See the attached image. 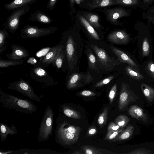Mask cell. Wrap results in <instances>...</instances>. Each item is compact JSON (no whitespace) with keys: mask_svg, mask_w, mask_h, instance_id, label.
Here are the masks:
<instances>
[{"mask_svg":"<svg viewBox=\"0 0 154 154\" xmlns=\"http://www.w3.org/2000/svg\"><path fill=\"white\" fill-rule=\"evenodd\" d=\"M60 42L65 48L67 75L78 72L83 54L84 45L83 39L78 35L68 32L63 35Z\"/></svg>","mask_w":154,"mask_h":154,"instance_id":"1","label":"cell"},{"mask_svg":"<svg viewBox=\"0 0 154 154\" xmlns=\"http://www.w3.org/2000/svg\"><path fill=\"white\" fill-rule=\"evenodd\" d=\"M82 128L71 124L60 116L56 120V127L53 129L56 142L63 147L70 146L78 140Z\"/></svg>","mask_w":154,"mask_h":154,"instance_id":"2","label":"cell"},{"mask_svg":"<svg viewBox=\"0 0 154 154\" xmlns=\"http://www.w3.org/2000/svg\"><path fill=\"white\" fill-rule=\"evenodd\" d=\"M0 102L3 108L13 109L21 113L31 114L37 111L38 107L32 101L5 93L0 90Z\"/></svg>","mask_w":154,"mask_h":154,"instance_id":"3","label":"cell"},{"mask_svg":"<svg viewBox=\"0 0 154 154\" xmlns=\"http://www.w3.org/2000/svg\"><path fill=\"white\" fill-rule=\"evenodd\" d=\"M95 55L101 73L109 74L114 71L121 63L118 59L112 57L104 48L94 44L89 45Z\"/></svg>","mask_w":154,"mask_h":154,"instance_id":"4","label":"cell"},{"mask_svg":"<svg viewBox=\"0 0 154 154\" xmlns=\"http://www.w3.org/2000/svg\"><path fill=\"white\" fill-rule=\"evenodd\" d=\"M54 110L48 106L46 108L41 120L37 136L38 142L48 140L49 137H52L53 130Z\"/></svg>","mask_w":154,"mask_h":154,"instance_id":"5","label":"cell"},{"mask_svg":"<svg viewBox=\"0 0 154 154\" xmlns=\"http://www.w3.org/2000/svg\"><path fill=\"white\" fill-rule=\"evenodd\" d=\"M94 79L88 71L86 72H74L67 75L66 88L72 90L83 87L92 82Z\"/></svg>","mask_w":154,"mask_h":154,"instance_id":"6","label":"cell"},{"mask_svg":"<svg viewBox=\"0 0 154 154\" xmlns=\"http://www.w3.org/2000/svg\"><path fill=\"white\" fill-rule=\"evenodd\" d=\"M8 88L21 93L35 101L40 102L41 98L35 92L32 88L26 81L20 78L19 80L9 83Z\"/></svg>","mask_w":154,"mask_h":154,"instance_id":"7","label":"cell"},{"mask_svg":"<svg viewBox=\"0 0 154 154\" xmlns=\"http://www.w3.org/2000/svg\"><path fill=\"white\" fill-rule=\"evenodd\" d=\"M30 8V6H27L14 10L6 18L3 27L6 28L9 32L14 33L19 27L21 17L27 13Z\"/></svg>","mask_w":154,"mask_h":154,"instance_id":"8","label":"cell"},{"mask_svg":"<svg viewBox=\"0 0 154 154\" xmlns=\"http://www.w3.org/2000/svg\"><path fill=\"white\" fill-rule=\"evenodd\" d=\"M57 29L56 27L39 28L27 25L23 26L20 33L21 38H38L49 35L54 32Z\"/></svg>","mask_w":154,"mask_h":154,"instance_id":"9","label":"cell"},{"mask_svg":"<svg viewBox=\"0 0 154 154\" xmlns=\"http://www.w3.org/2000/svg\"><path fill=\"white\" fill-rule=\"evenodd\" d=\"M30 75L44 87L53 86L57 83L49 74L45 68L35 65L31 68Z\"/></svg>","mask_w":154,"mask_h":154,"instance_id":"10","label":"cell"},{"mask_svg":"<svg viewBox=\"0 0 154 154\" xmlns=\"http://www.w3.org/2000/svg\"><path fill=\"white\" fill-rule=\"evenodd\" d=\"M139 98L124 82L122 84L119 96L118 107L119 111L125 110L130 104L139 99Z\"/></svg>","mask_w":154,"mask_h":154,"instance_id":"11","label":"cell"},{"mask_svg":"<svg viewBox=\"0 0 154 154\" xmlns=\"http://www.w3.org/2000/svg\"><path fill=\"white\" fill-rule=\"evenodd\" d=\"M59 43V46L57 53L51 64L56 68L57 71L61 69L63 72H65L67 69V65L65 48L60 42Z\"/></svg>","mask_w":154,"mask_h":154,"instance_id":"12","label":"cell"},{"mask_svg":"<svg viewBox=\"0 0 154 154\" xmlns=\"http://www.w3.org/2000/svg\"><path fill=\"white\" fill-rule=\"evenodd\" d=\"M85 52L88 62L87 71L92 75L94 78L95 75H100L101 73L99 69L96 56L88 45L86 46Z\"/></svg>","mask_w":154,"mask_h":154,"instance_id":"13","label":"cell"},{"mask_svg":"<svg viewBox=\"0 0 154 154\" xmlns=\"http://www.w3.org/2000/svg\"><path fill=\"white\" fill-rule=\"evenodd\" d=\"M104 12L107 20L114 25L117 24L119 18L128 15L125 9L119 7L106 9Z\"/></svg>","mask_w":154,"mask_h":154,"instance_id":"14","label":"cell"},{"mask_svg":"<svg viewBox=\"0 0 154 154\" xmlns=\"http://www.w3.org/2000/svg\"><path fill=\"white\" fill-rule=\"evenodd\" d=\"M107 40L111 43L118 45H123L127 44L130 41V37L127 33L124 30H117L113 32L108 35Z\"/></svg>","mask_w":154,"mask_h":154,"instance_id":"15","label":"cell"},{"mask_svg":"<svg viewBox=\"0 0 154 154\" xmlns=\"http://www.w3.org/2000/svg\"><path fill=\"white\" fill-rule=\"evenodd\" d=\"M10 47L12 49L11 53L6 55L9 60L22 59L29 55V53L27 49L21 45L13 44Z\"/></svg>","mask_w":154,"mask_h":154,"instance_id":"16","label":"cell"},{"mask_svg":"<svg viewBox=\"0 0 154 154\" xmlns=\"http://www.w3.org/2000/svg\"><path fill=\"white\" fill-rule=\"evenodd\" d=\"M79 20L85 29L89 39L94 42H99L102 40L94 28L85 19L83 16H79Z\"/></svg>","mask_w":154,"mask_h":154,"instance_id":"17","label":"cell"},{"mask_svg":"<svg viewBox=\"0 0 154 154\" xmlns=\"http://www.w3.org/2000/svg\"><path fill=\"white\" fill-rule=\"evenodd\" d=\"M59 43L51 48L48 52L35 65L45 68L51 64L57 53L59 46Z\"/></svg>","mask_w":154,"mask_h":154,"instance_id":"18","label":"cell"},{"mask_svg":"<svg viewBox=\"0 0 154 154\" xmlns=\"http://www.w3.org/2000/svg\"><path fill=\"white\" fill-rule=\"evenodd\" d=\"M110 48L121 63H126L136 69H139V67L134 61L127 54L121 50L112 46Z\"/></svg>","mask_w":154,"mask_h":154,"instance_id":"19","label":"cell"},{"mask_svg":"<svg viewBox=\"0 0 154 154\" xmlns=\"http://www.w3.org/2000/svg\"><path fill=\"white\" fill-rule=\"evenodd\" d=\"M17 133L16 127L12 124L10 126L1 122L0 123V137L1 141L6 140L8 135H13Z\"/></svg>","mask_w":154,"mask_h":154,"instance_id":"20","label":"cell"},{"mask_svg":"<svg viewBox=\"0 0 154 154\" xmlns=\"http://www.w3.org/2000/svg\"><path fill=\"white\" fill-rule=\"evenodd\" d=\"M28 20L45 24H49L52 21L50 17L39 10L32 12L29 15Z\"/></svg>","mask_w":154,"mask_h":154,"instance_id":"21","label":"cell"},{"mask_svg":"<svg viewBox=\"0 0 154 154\" xmlns=\"http://www.w3.org/2000/svg\"><path fill=\"white\" fill-rule=\"evenodd\" d=\"M128 114L131 116L137 119L141 120L146 122L148 120L147 115L143 109L136 105H133L131 106L128 110Z\"/></svg>","mask_w":154,"mask_h":154,"instance_id":"22","label":"cell"},{"mask_svg":"<svg viewBox=\"0 0 154 154\" xmlns=\"http://www.w3.org/2000/svg\"><path fill=\"white\" fill-rule=\"evenodd\" d=\"M36 1V0H13L10 3L5 4L4 6L6 9L12 11L22 7L29 6Z\"/></svg>","mask_w":154,"mask_h":154,"instance_id":"23","label":"cell"},{"mask_svg":"<svg viewBox=\"0 0 154 154\" xmlns=\"http://www.w3.org/2000/svg\"><path fill=\"white\" fill-rule=\"evenodd\" d=\"M60 109L66 116L75 119H79L81 116L79 112L67 105L64 104L60 106Z\"/></svg>","mask_w":154,"mask_h":154,"instance_id":"24","label":"cell"},{"mask_svg":"<svg viewBox=\"0 0 154 154\" xmlns=\"http://www.w3.org/2000/svg\"><path fill=\"white\" fill-rule=\"evenodd\" d=\"M134 131V126L132 125H128L111 142H114L128 140L132 136Z\"/></svg>","mask_w":154,"mask_h":154,"instance_id":"25","label":"cell"},{"mask_svg":"<svg viewBox=\"0 0 154 154\" xmlns=\"http://www.w3.org/2000/svg\"><path fill=\"white\" fill-rule=\"evenodd\" d=\"M116 5L114 0H92L91 2L88 3V5L91 9Z\"/></svg>","mask_w":154,"mask_h":154,"instance_id":"26","label":"cell"},{"mask_svg":"<svg viewBox=\"0 0 154 154\" xmlns=\"http://www.w3.org/2000/svg\"><path fill=\"white\" fill-rule=\"evenodd\" d=\"M81 148L83 151L84 154H85L114 153V152L109 151L108 150L100 149L96 147L89 146H81Z\"/></svg>","mask_w":154,"mask_h":154,"instance_id":"27","label":"cell"},{"mask_svg":"<svg viewBox=\"0 0 154 154\" xmlns=\"http://www.w3.org/2000/svg\"><path fill=\"white\" fill-rule=\"evenodd\" d=\"M9 38V35L6 28L4 27L2 29L0 30V55L6 49L8 45L7 40Z\"/></svg>","mask_w":154,"mask_h":154,"instance_id":"28","label":"cell"},{"mask_svg":"<svg viewBox=\"0 0 154 154\" xmlns=\"http://www.w3.org/2000/svg\"><path fill=\"white\" fill-rule=\"evenodd\" d=\"M83 16L94 27L98 29L100 27L98 16L96 14L90 13H85Z\"/></svg>","mask_w":154,"mask_h":154,"instance_id":"29","label":"cell"},{"mask_svg":"<svg viewBox=\"0 0 154 154\" xmlns=\"http://www.w3.org/2000/svg\"><path fill=\"white\" fill-rule=\"evenodd\" d=\"M142 92L149 102L154 100V89L148 85L143 84L141 85Z\"/></svg>","mask_w":154,"mask_h":154,"instance_id":"30","label":"cell"},{"mask_svg":"<svg viewBox=\"0 0 154 154\" xmlns=\"http://www.w3.org/2000/svg\"><path fill=\"white\" fill-rule=\"evenodd\" d=\"M24 60L23 59L19 60H0V67L3 68L8 67L10 66H14L22 64Z\"/></svg>","mask_w":154,"mask_h":154,"instance_id":"31","label":"cell"},{"mask_svg":"<svg viewBox=\"0 0 154 154\" xmlns=\"http://www.w3.org/2000/svg\"><path fill=\"white\" fill-rule=\"evenodd\" d=\"M131 66L128 65L125 67L126 74L132 78L140 80L143 79V76L138 71L134 70Z\"/></svg>","mask_w":154,"mask_h":154,"instance_id":"32","label":"cell"},{"mask_svg":"<svg viewBox=\"0 0 154 154\" xmlns=\"http://www.w3.org/2000/svg\"><path fill=\"white\" fill-rule=\"evenodd\" d=\"M109 107H107L103 109L102 112L99 115L97 119L98 123L101 127H103L106 123L107 120Z\"/></svg>","mask_w":154,"mask_h":154,"instance_id":"33","label":"cell"},{"mask_svg":"<svg viewBox=\"0 0 154 154\" xmlns=\"http://www.w3.org/2000/svg\"><path fill=\"white\" fill-rule=\"evenodd\" d=\"M115 122L121 127L125 126L129 121L128 117L125 115H119L115 120Z\"/></svg>","mask_w":154,"mask_h":154,"instance_id":"34","label":"cell"},{"mask_svg":"<svg viewBox=\"0 0 154 154\" xmlns=\"http://www.w3.org/2000/svg\"><path fill=\"white\" fill-rule=\"evenodd\" d=\"M123 128L116 131H108L106 134L104 140H106L111 141L116 138L124 130Z\"/></svg>","mask_w":154,"mask_h":154,"instance_id":"35","label":"cell"},{"mask_svg":"<svg viewBox=\"0 0 154 154\" xmlns=\"http://www.w3.org/2000/svg\"><path fill=\"white\" fill-rule=\"evenodd\" d=\"M115 77V75H110L97 82L94 85V87L96 88H98L106 85L112 81Z\"/></svg>","mask_w":154,"mask_h":154,"instance_id":"36","label":"cell"},{"mask_svg":"<svg viewBox=\"0 0 154 154\" xmlns=\"http://www.w3.org/2000/svg\"><path fill=\"white\" fill-rule=\"evenodd\" d=\"M150 52L149 44L147 38H145L143 40L142 46V55L143 57L147 56Z\"/></svg>","mask_w":154,"mask_h":154,"instance_id":"37","label":"cell"},{"mask_svg":"<svg viewBox=\"0 0 154 154\" xmlns=\"http://www.w3.org/2000/svg\"><path fill=\"white\" fill-rule=\"evenodd\" d=\"M116 4L123 5H129L137 4L138 2V0H114Z\"/></svg>","mask_w":154,"mask_h":154,"instance_id":"38","label":"cell"},{"mask_svg":"<svg viewBox=\"0 0 154 154\" xmlns=\"http://www.w3.org/2000/svg\"><path fill=\"white\" fill-rule=\"evenodd\" d=\"M117 90V85L115 84L111 88L109 94V98L110 104L113 102L115 97Z\"/></svg>","mask_w":154,"mask_h":154,"instance_id":"39","label":"cell"},{"mask_svg":"<svg viewBox=\"0 0 154 154\" xmlns=\"http://www.w3.org/2000/svg\"><path fill=\"white\" fill-rule=\"evenodd\" d=\"M146 70L149 75L154 79V63L152 61H150L147 63Z\"/></svg>","mask_w":154,"mask_h":154,"instance_id":"40","label":"cell"},{"mask_svg":"<svg viewBox=\"0 0 154 154\" xmlns=\"http://www.w3.org/2000/svg\"><path fill=\"white\" fill-rule=\"evenodd\" d=\"M128 154H152V153L150 150L144 149L140 148L134 150L131 152H128Z\"/></svg>","mask_w":154,"mask_h":154,"instance_id":"41","label":"cell"},{"mask_svg":"<svg viewBox=\"0 0 154 154\" xmlns=\"http://www.w3.org/2000/svg\"><path fill=\"white\" fill-rule=\"evenodd\" d=\"M79 95L84 97H91L96 95V94L92 91L85 90L79 92L78 94Z\"/></svg>","mask_w":154,"mask_h":154,"instance_id":"42","label":"cell"},{"mask_svg":"<svg viewBox=\"0 0 154 154\" xmlns=\"http://www.w3.org/2000/svg\"><path fill=\"white\" fill-rule=\"evenodd\" d=\"M123 127H121L117 124L115 122H111L109 124L107 128V131H116Z\"/></svg>","mask_w":154,"mask_h":154,"instance_id":"43","label":"cell"},{"mask_svg":"<svg viewBox=\"0 0 154 154\" xmlns=\"http://www.w3.org/2000/svg\"><path fill=\"white\" fill-rule=\"evenodd\" d=\"M57 0H49L46 4L47 8L50 10H52L55 7Z\"/></svg>","mask_w":154,"mask_h":154,"instance_id":"44","label":"cell"},{"mask_svg":"<svg viewBox=\"0 0 154 154\" xmlns=\"http://www.w3.org/2000/svg\"><path fill=\"white\" fill-rule=\"evenodd\" d=\"M97 132L96 127L94 126L91 127L88 130L87 133V136H91L95 134Z\"/></svg>","mask_w":154,"mask_h":154,"instance_id":"45","label":"cell"},{"mask_svg":"<svg viewBox=\"0 0 154 154\" xmlns=\"http://www.w3.org/2000/svg\"><path fill=\"white\" fill-rule=\"evenodd\" d=\"M70 6L72 9H74V4L75 0H69Z\"/></svg>","mask_w":154,"mask_h":154,"instance_id":"46","label":"cell"},{"mask_svg":"<svg viewBox=\"0 0 154 154\" xmlns=\"http://www.w3.org/2000/svg\"><path fill=\"white\" fill-rule=\"evenodd\" d=\"M84 154L83 153H82L80 151H74V152L72 153V154Z\"/></svg>","mask_w":154,"mask_h":154,"instance_id":"47","label":"cell"},{"mask_svg":"<svg viewBox=\"0 0 154 154\" xmlns=\"http://www.w3.org/2000/svg\"><path fill=\"white\" fill-rule=\"evenodd\" d=\"M81 0H75V2L78 4H79L80 3Z\"/></svg>","mask_w":154,"mask_h":154,"instance_id":"48","label":"cell"},{"mask_svg":"<svg viewBox=\"0 0 154 154\" xmlns=\"http://www.w3.org/2000/svg\"><path fill=\"white\" fill-rule=\"evenodd\" d=\"M152 0H144V1L145 2H150V1H151Z\"/></svg>","mask_w":154,"mask_h":154,"instance_id":"49","label":"cell"}]
</instances>
